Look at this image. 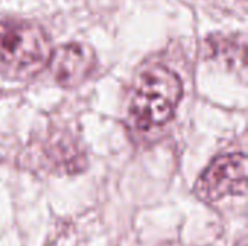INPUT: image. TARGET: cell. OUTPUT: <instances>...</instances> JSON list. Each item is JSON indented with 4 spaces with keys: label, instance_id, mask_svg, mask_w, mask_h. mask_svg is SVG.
<instances>
[{
    "label": "cell",
    "instance_id": "cell-1",
    "mask_svg": "<svg viewBox=\"0 0 248 246\" xmlns=\"http://www.w3.org/2000/svg\"><path fill=\"white\" fill-rule=\"evenodd\" d=\"M51 43L44 29L31 22L0 23V72L26 80L44 70L51 59Z\"/></svg>",
    "mask_w": 248,
    "mask_h": 246
},
{
    "label": "cell",
    "instance_id": "cell-2",
    "mask_svg": "<svg viewBox=\"0 0 248 246\" xmlns=\"http://www.w3.org/2000/svg\"><path fill=\"white\" fill-rule=\"evenodd\" d=\"M183 93V86L176 72L163 65H154L147 70L132 97L131 116L134 123L148 130L167 123Z\"/></svg>",
    "mask_w": 248,
    "mask_h": 246
},
{
    "label": "cell",
    "instance_id": "cell-3",
    "mask_svg": "<svg viewBox=\"0 0 248 246\" xmlns=\"http://www.w3.org/2000/svg\"><path fill=\"white\" fill-rule=\"evenodd\" d=\"M247 193L246 154L221 155L211 162L195 186V194L205 203H217L228 196Z\"/></svg>",
    "mask_w": 248,
    "mask_h": 246
},
{
    "label": "cell",
    "instance_id": "cell-4",
    "mask_svg": "<svg viewBox=\"0 0 248 246\" xmlns=\"http://www.w3.org/2000/svg\"><path fill=\"white\" fill-rule=\"evenodd\" d=\"M51 71L55 81L71 88L81 84L96 65L94 52L83 43H68L51 55Z\"/></svg>",
    "mask_w": 248,
    "mask_h": 246
}]
</instances>
